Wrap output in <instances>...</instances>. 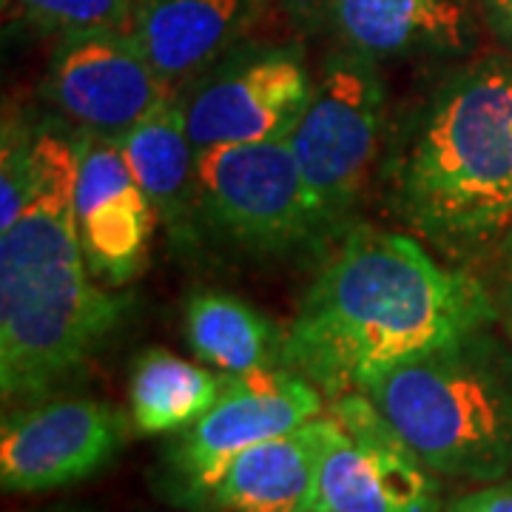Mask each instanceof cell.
Instances as JSON below:
<instances>
[{"instance_id": "19", "label": "cell", "mask_w": 512, "mask_h": 512, "mask_svg": "<svg viewBox=\"0 0 512 512\" xmlns=\"http://www.w3.org/2000/svg\"><path fill=\"white\" fill-rule=\"evenodd\" d=\"M32 26L63 37L89 29H126L131 0H15Z\"/></svg>"}, {"instance_id": "11", "label": "cell", "mask_w": 512, "mask_h": 512, "mask_svg": "<svg viewBox=\"0 0 512 512\" xmlns=\"http://www.w3.org/2000/svg\"><path fill=\"white\" fill-rule=\"evenodd\" d=\"M171 89L128 29H89L57 37L46 97L80 131L120 143Z\"/></svg>"}, {"instance_id": "12", "label": "cell", "mask_w": 512, "mask_h": 512, "mask_svg": "<svg viewBox=\"0 0 512 512\" xmlns=\"http://www.w3.org/2000/svg\"><path fill=\"white\" fill-rule=\"evenodd\" d=\"M74 220L89 271L120 288L143 271L157 214L137 185L120 143L80 131Z\"/></svg>"}, {"instance_id": "18", "label": "cell", "mask_w": 512, "mask_h": 512, "mask_svg": "<svg viewBox=\"0 0 512 512\" xmlns=\"http://www.w3.org/2000/svg\"><path fill=\"white\" fill-rule=\"evenodd\" d=\"M228 373L168 350H146L128 379V419L140 436H168L202 419L220 399Z\"/></svg>"}, {"instance_id": "3", "label": "cell", "mask_w": 512, "mask_h": 512, "mask_svg": "<svg viewBox=\"0 0 512 512\" xmlns=\"http://www.w3.org/2000/svg\"><path fill=\"white\" fill-rule=\"evenodd\" d=\"M393 214L447 259H470L512 228V55L444 77L390 157Z\"/></svg>"}, {"instance_id": "4", "label": "cell", "mask_w": 512, "mask_h": 512, "mask_svg": "<svg viewBox=\"0 0 512 512\" xmlns=\"http://www.w3.org/2000/svg\"><path fill=\"white\" fill-rule=\"evenodd\" d=\"M362 393L436 476L490 484L512 473V373L481 333L387 370Z\"/></svg>"}, {"instance_id": "1", "label": "cell", "mask_w": 512, "mask_h": 512, "mask_svg": "<svg viewBox=\"0 0 512 512\" xmlns=\"http://www.w3.org/2000/svg\"><path fill=\"white\" fill-rule=\"evenodd\" d=\"M495 319L493 293L470 271L441 265L407 234L359 225L302 296L285 328L282 367L333 402Z\"/></svg>"}, {"instance_id": "2", "label": "cell", "mask_w": 512, "mask_h": 512, "mask_svg": "<svg viewBox=\"0 0 512 512\" xmlns=\"http://www.w3.org/2000/svg\"><path fill=\"white\" fill-rule=\"evenodd\" d=\"M35 194L0 231V390L3 402L46 399L126 325L131 299L103 288L83 256L74 185L80 140L35 131Z\"/></svg>"}, {"instance_id": "17", "label": "cell", "mask_w": 512, "mask_h": 512, "mask_svg": "<svg viewBox=\"0 0 512 512\" xmlns=\"http://www.w3.org/2000/svg\"><path fill=\"white\" fill-rule=\"evenodd\" d=\"M185 339L200 362L228 376L285 370V330L225 291H197L188 299Z\"/></svg>"}, {"instance_id": "22", "label": "cell", "mask_w": 512, "mask_h": 512, "mask_svg": "<svg viewBox=\"0 0 512 512\" xmlns=\"http://www.w3.org/2000/svg\"><path fill=\"white\" fill-rule=\"evenodd\" d=\"M478 6L490 32L512 49V0H478Z\"/></svg>"}, {"instance_id": "21", "label": "cell", "mask_w": 512, "mask_h": 512, "mask_svg": "<svg viewBox=\"0 0 512 512\" xmlns=\"http://www.w3.org/2000/svg\"><path fill=\"white\" fill-rule=\"evenodd\" d=\"M444 512H512V478H498L481 490L458 495Z\"/></svg>"}, {"instance_id": "25", "label": "cell", "mask_w": 512, "mask_h": 512, "mask_svg": "<svg viewBox=\"0 0 512 512\" xmlns=\"http://www.w3.org/2000/svg\"><path fill=\"white\" fill-rule=\"evenodd\" d=\"M311 512H336V510H311Z\"/></svg>"}, {"instance_id": "9", "label": "cell", "mask_w": 512, "mask_h": 512, "mask_svg": "<svg viewBox=\"0 0 512 512\" xmlns=\"http://www.w3.org/2000/svg\"><path fill=\"white\" fill-rule=\"evenodd\" d=\"M316 510L444 512L436 473L362 390L333 399Z\"/></svg>"}, {"instance_id": "16", "label": "cell", "mask_w": 512, "mask_h": 512, "mask_svg": "<svg viewBox=\"0 0 512 512\" xmlns=\"http://www.w3.org/2000/svg\"><path fill=\"white\" fill-rule=\"evenodd\" d=\"M128 168L168 231L197 222V160L180 94L165 97L120 140Z\"/></svg>"}, {"instance_id": "15", "label": "cell", "mask_w": 512, "mask_h": 512, "mask_svg": "<svg viewBox=\"0 0 512 512\" xmlns=\"http://www.w3.org/2000/svg\"><path fill=\"white\" fill-rule=\"evenodd\" d=\"M319 15L342 49L370 60L458 55L476 37L458 0H319Z\"/></svg>"}, {"instance_id": "6", "label": "cell", "mask_w": 512, "mask_h": 512, "mask_svg": "<svg viewBox=\"0 0 512 512\" xmlns=\"http://www.w3.org/2000/svg\"><path fill=\"white\" fill-rule=\"evenodd\" d=\"M197 222L251 256H288L328 239L288 140L200 151Z\"/></svg>"}, {"instance_id": "13", "label": "cell", "mask_w": 512, "mask_h": 512, "mask_svg": "<svg viewBox=\"0 0 512 512\" xmlns=\"http://www.w3.org/2000/svg\"><path fill=\"white\" fill-rule=\"evenodd\" d=\"M262 9L265 0H131L126 29L160 80L180 94L237 49Z\"/></svg>"}, {"instance_id": "5", "label": "cell", "mask_w": 512, "mask_h": 512, "mask_svg": "<svg viewBox=\"0 0 512 512\" xmlns=\"http://www.w3.org/2000/svg\"><path fill=\"white\" fill-rule=\"evenodd\" d=\"M384 120L387 92L376 60L348 49L325 57L288 146L328 239L348 231L365 197Z\"/></svg>"}, {"instance_id": "7", "label": "cell", "mask_w": 512, "mask_h": 512, "mask_svg": "<svg viewBox=\"0 0 512 512\" xmlns=\"http://www.w3.org/2000/svg\"><path fill=\"white\" fill-rule=\"evenodd\" d=\"M325 410V393L291 370L228 376L211 410L174 433L163 456L168 484L185 507L200 510L202 498L234 458L254 444L296 430Z\"/></svg>"}, {"instance_id": "14", "label": "cell", "mask_w": 512, "mask_h": 512, "mask_svg": "<svg viewBox=\"0 0 512 512\" xmlns=\"http://www.w3.org/2000/svg\"><path fill=\"white\" fill-rule=\"evenodd\" d=\"M330 413L237 456L197 512H311L330 439Z\"/></svg>"}, {"instance_id": "8", "label": "cell", "mask_w": 512, "mask_h": 512, "mask_svg": "<svg viewBox=\"0 0 512 512\" xmlns=\"http://www.w3.org/2000/svg\"><path fill=\"white\" fill-rule=\"evenodd\" d=\"M313 77L296 46L234 49L180 92L197 151L276 143L291 137Z\"/></svg>"}, {"instance_id": "20", "label": "cell", "mask_w": 512, "mask_h": 512, "mask_svg": "<svg viewBox=\"0 0 512 512\" xmlns=\"http://www.w3.org/2000/svg\"><path fill=\"white\" fill-rule=\"evenodd\" d=\"M37 151L35 131L23 128L18 120L3 123V151H0V231L12 228L26 211L35 194Z\"/></svg>"}, {"instance_id": "24", "label": "cell", "mask_w": 512, "mask_h": 512, "mask_svg": "<svg viewBox=\"0 0 512 512\" xmlns=\"http://www.w3.org/2000/svg\"><path fill=\"white\" fill-rule=\"evenodd\" d=\"M55 512H89V510H55Z\"/></svg>"}, {"instance_id": "23", "label": "cell", "mask_w": 512, "mask_h": 512, "mask_svg": "<svg viewBox=\"0 0 512 512\" xmlns=\"http://www.w3.org/2000/svg\"><path fill=\"white\" fill-rule=\"evenodd\" d=\"M495 308H498V319L507 325V333L512 336V239L507 245V259H504V274H501V288L495 296Z\"/></svg>"}, {"instance_id": "10", "label": "cell", "mask_w": 512, "mask_h": 512, "mask_svg": "<svg viewBox=\"0 0 512 512\" xmlns=\"http://www.w3.org/2000/svg\"><path fill=\"white\" fill-rule=\"evenodd\" d=\"M126 413L86 396H46L9 413L0 427L6 493H49L100 473L120 453Z\"/></svg>"}]
</instances>
